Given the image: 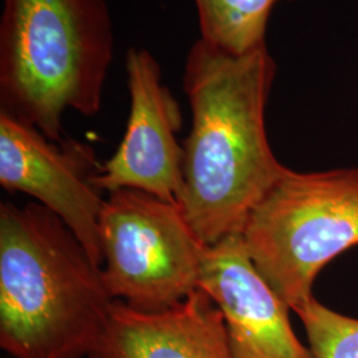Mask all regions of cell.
<instances>
[{
  "label": "cell",
  "instance_id": "obj_2",
  "mask_svg": "<svg viewBox=\"0 0 358 358\" xmlns=\"http://www.w3.org/2000/svg\"><path fill=\"white\" fill-rule=\"evenodd\" d=\"M115 299L64 222L0 205V346L11 358H90Z\"/></svg>",
  "mask_w": 358,
  "mask_h": 358
},
{
  "label": "cell",
  "instance_id": "obj_8",
  "mask_svg": "<svg viewBox=\"0 0 358 358\" xmlns=\"http://www.w3.org/2000/svg\"><path fill=\"white\" fill-rule=\"evenodd\" d=\"M199 288L223 315L232 358H313L291 325V308L256 269L242 234L206 247Z\"/></svg>",
  "mask_w": 358,
  "mask_h": 358
},
{
  "label": "cell",
  "instance_id": "obj_11",
  "mask_svg": "<svg viewBox=\"0 0 358 358\" xmlns=\"http://www.w3.org/2000/svg\"><path fill=\"white\" fill-rule=\"evenodd\" d=\"M294 313L307 332L313 358H358V319L341 315L312 297Z\"/></svg>",
  "mask_w": 358,
  "mask_h": 358
},
{
  "label": "cell",
  "instance_id": "obj_3",
  "mask_svg": "<svg viewBox=\"0 0 358 358\" xmlns=\"http://www.w3.org/2000/svg\"><path fill=\"white\" fill-rule=\"evenodd\" d=\"M115 56L105 0H4L0 110L64 140L66 109L93 117Z\"/></svg>",
  "mask_w": 358,
  "mask_h": 358
},
{
  "label": "cell",
  "instance_id": "obj_5",
  "mask_svg": "<svg viewBox=\"0 0 358 358\" xmlns=\"http://www.w3.org/2000/svg\"><path fill=\"white\" fill-rule=\"evenodd\" d=\"M103 282L138 312L174 307L199 288L205 244L180 206L153 194L109 192L99 220Z\"/></svg>",
  "mask_w": 358,
  "mask_h": 358
},
{
  "label": "cell",
  "instance_id": "obj_9",
  "mask_svg": "<svg viewBox=\"0 0 358 358\" xmlns=\"http://www.w3.org/2000/svg\"><path fill=\"white\" fill-rule=\"evenodd\" d=\"M90 358H232L223 315L198 288L174 307L145 313L115 300Z\"/></svg>",
  "mask_w": 358,
  "mask_h": 358
},
{
  "label": "cell",
  "instance_id": "obj_7",
  "mask_svg": "<svg viewBox=\"0 0 358 358\" xmlns=\"http://www.w3.org/2000/svg\"><path fill=\"white\" fill-rule=\"evenodd\" d=\"M130 96L127 130L115 153L103 164L99 185L103 192L136 189L180 205L183 195V146L179 103L162 83V71L146 48L127 52Z\"/></svg>",
  "mask_w": 358,
  "mask_h": 358
},
{
  "label": "cell",
  "instance_id": "obj_1",
  "mask_svg": "<svg viewBox=\"0 0 358 358\" xmlns=\"http://www.w3.org/2000/svg\"><path fill=\"white\" fill-rule=\"evenodd\" d=\"M275 77L267 44L232 55L199 38L186 56L182 85L192 129L182 145L179 206L205 245L242 234L251 211L287 169L266 131Z\"/></svg>",
  "mask_w": 358,
  "mask_h": 358
},
{
  "label": "cell",
  "instance_id": "obj_10",
  "mask_svg": "<svg viewBox=\"0 0 358 358\" xmlns=\"http://www.w3.org/2000/svg\"><path fill=\"white\" fill-rule=\"evenodd\" d=\"M201 38L222 51L243 55L266 44L273 8L292 0H194Z\"/></svg>",
  "mask_w": 358,
  "mask_h": 358
},
{
  "label": "cell",
  "instance_id": "obj_4",
  "mask_svg": "<svg viewBox=\"0 0 358 358\" xmlns=\"http://www.w3.org/2000/svg\"><path fill=\"white\" fill-rule=\"evenodd\" d=\"M242 236L259 273L294 312L315 297L321 269L358 245V167H287L251 211Z\"/></svg>",
  "mask_w": 358,
  "mask_h": 358
},
{
  "label": "cell",
  "instance_id": "obj_6",
  "mask_svg": "<svg viewBox=\"0 0 358 358\" xmlns=\"http://www.w3.org/2000/svg\"><path fill=\"white\" fill-rule=\"evenodd\" d=\"M103 166L88 143L66 137L51 141L34 125L0 110V185L34 196L60 217L100 268Z\"/></svg>",
  "mask_w": 358,
  "mask_h": 358
}]
</instances>
